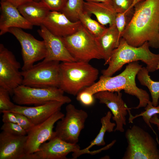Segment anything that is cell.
<instances>
[{
	"mask_svg": "<svg viewBox=\"0 0 159 159\" xmlns=\"http://www.w3.org/2000/svg\"><path fill=\"white\" fill-rule=\"evenodd\" d=\"M134 9L121 38L134 47L147 42L150 47L159 49V0H141L134 5Z\"/></svg>",
	"mask_w": 159,
	"mask_h": 159,
	"instance_id": "obj_1",
	"label": "cell"
},
{
	"mask_svg": "<svg viewBox=\"0 0 159 159\" xmlns=\"http://www.w3.org/2000/svg\"><path fill=\"white\" fill-rule=\"evenodd\" d=\"M142 67L138 61L130 63L119 74L114 77L102 75L98 81L83 90L94 95L101 91L119 92L123 90L139 100L138 105L133 108L145 107L150 101L149 95L146 91L138 87L135 81L137 73Z\"/></svg>",
	"mask_w": 159,
	"mask_h": 159,
	"instance_id": "obj_2",
	"label": "cell"
},
{
	"mask_svg": "<svg viewBox=\"0 0 159 159\" xmlns=\"http://www.w3.org/2000/svg\"><path fill=\"white\" fill-rule=\"evenodd\" d=\"M149 47L147 42L140 47H135L129 45L121 38L118 46L113 51L108 67L102 70V75L112 76L125 64L138 61L146 64L149 72H155L157 70L159 62V54L152 53Z\"/></svg>",
	"mask_w": 159,
	"mask_h": 159,
	"instance_id": "obj_3",
	"label": "cell"
},
{
	"mask_svg": "<svg viewBox=\"0 0 159 159\" xmlns=\"http://www.w3.org/2000/svg\"><path fill=\"white\" fill-rule=\"evenodd\" d=\"M99 74L98 70L88 62H62L60 64L59 87L64 92L77 95L84 89L94 84Z\"/></svg>",
	"mask_w": 159,
	"mask_h": 159,
	"instance_id": "obj_4",
	"label": "cell"
},
{
	"mask_svg": "<svg viewBox=\"0 0 159 159\" xmlns=\"http://www.w3.org/2000/svg\"><path fill=\"white\" fill-rule=\"evenodd\" d=\"M125 136L127 146L122 159H159L157 143L148 132L134 125Z\"/></svg>",
	"mask_w": 159,
	"mask_h": 159,
	"instance_id": "obj_5",
	"label": "cell"
},
{
	"mask_svg": "<svg viewBox=\"0 0 159 159\" xmlns=\"http://www.w3.org/2000/svg\"><path fill=\"white\" fill-rule=\"evenodd\" d=\"M61 38L76 61L89 62L94 59H102L96 38L82 25L74 33Z\"/></svg>",
	"mask_w": 159,
	"mask_h": 159,
	"instance_id": "obj_6",
	"label": "cell"
},
{
	"mask_svg": "<svg viewBox=\"0 0 159 159\" xmlns=\"http://www.w3.org/2000/svg\"><path fill=\"white\" fill-rule=\"evenodd\" d=\"M58 87L36 88L21 85L14 90L12 99L14 103L21 105H39L53 101L69 103L71 100Z\"/></svg>",
	"mask_w": 159,
	"mask_h": 159,
	"instance_id": "obj_7",
	"label": "cell"
},
{
	"mask_svg": "<svg viewBox=\"0 0 159 159\" xmlns=\"http://www.w3.org/2000/svg\"><path fill=\"white\" fill-rule=\"evenodd\" d=\"M60 64L58 61H42L27 70L22 71V85L36 88L59 87Z\"/></svg>",
	"mask_w": 159,
	"mask_h": 159,
	"instance_id": "obj_8",
	"label": "cell"
},
{
	"mask_svg": "<svg viewBox=\"0 0 159 159\" xmlns=\"http://www.w3.org/2000/svg\"><path fill=\"white\" fill-rule=\"evenodd\" d=\"M65 115L57 122L55 136L72 143H77L82 130L84 128L87 113L69 104L66 107Z\"/></svg>",
	"mask_w": 159,
	"mask_h": 159,
	"instance_id": "obj_9",
	"label": "cell"
},
{
	"mask_svg": "<svg viewBox=\"0 0 159 159\" xmlns=\"http://www.w3.org/2000/svg\"><path fill=\"white\" fill-rule=\"evenodd\" d=\"M8 32L15 36L21 46L23 62L22 71L27 70L35 62L45 57L47 50L43 40L37 39L32 35L20 28H11Z\"/></svg>",
	"mask_w": 159,
	"mask_h": 159,
	"instance_id": "obj_10",
	"label": "cell"
},
{
	"mask_svg": "<svg viewBox=\"0 0 159 159\" xmlns=\"http://www.w3.org/2000/svg\"><path fill=\"white\" fill-rule=\"evenodd\" d=\"M20 63L11 51L0 44V87L12 96L14 90L22 85L23 77Z\"/></svg>",
	"mask_w": 159,
	"mask_h": 159,
	"instance_id": "obj_11",
	"label": "cell"
},
{
	"mask_svg": "<svg viewBox=\"0 0 159 159\" xmlns=\"http://www.w3.org/2000/svg\"><path fill=\"white\" fill-rule=\"evenodd\" d=\"M64 116L61 110L52 115L43 122L34 125L27 132V155L36 151L41 145L55 137V124Z\"/></svg>",
	"mask_w": 159,
	"mask_h": 159,
	"instance_id": "obj_12",
	"label": "cell"
},
{
	"mask_svg": "<svg viewBox=\"0 0 159 159\" xmlns=\"http://www.w3.org/2000/svg\"><path fill=\"white\" fill-rule=\"evenodd\" d=\"M80 149L77 143H69L55 136L41 145L37 151L27 155L26 159H66L69 153Z\"/></svg>",
	"mask_w": 159,
	"mask_h": 159,
	"instance_id": "obj_13",
	"label": "cell"
},
{
	"mask_svg": "<svg viewBox=\"0 0 159 159\" xmlns=\"http://www.w3.org/2000/svg\"><path fill=\"white\" fill-rule=\"evenodd\" d=\"M94 96L100 103L105 104L110 110L112 119L116 124L114 131L123 132L128 108L122 98V93L103 91L95 93Z\"/></svg>",
	"mask_w": 159,
	"mask_h": 159,
	"instance_id": "obj_14",
	"label": "cell"
},
{
	"mask_svg": "<svg viewBox=\"0 0 159 159\" xmlns=\"http://www.w3.org/2000/svg\"><path fill=\"white\" fill-rule=\"evenodd\" d=\"M37 32L43 39L47 50L44 61L69 62L76 61L67 49L61 38L50 33L43 25Z\"/></svg>",
	"mask_w": 159,
	"mask_h": 159,
	"instance_id": "obj_15",
	"label": "cell"
},
{
	"mask_svg": "<svg viewBox=\"0 0 159 159\" xmlns=\"http://www.w3.org/2000/svg\"><path fill=\"white\" fill-rule=\"evenodd\" d=\"M27 136L0 133V159H26Z\"/></svg>",
	"mask_w": 159,
	"mask_h": 159,
	"instance_id": "obj_16",
	"label": "cell"
},
{
	"mask_svg": "<svg viewBox=\"0 0 159 159\" xmlns=\"http://www.w3.org/2000/svg\"><path fill=\"white\" fill-rule=\"evenodd\" d=\"M53 35L62 38L75 32L82 26L80 21L73 22L60 11H50L42 24Z\"/></svg>",
	"mask_w": 159,
	"mask_h": 159,
	"instance_id": "obj_17",
	"label": "cell"
},
{
	"mask_svg": "<svg viewBox=\"0 0 159 159\" xmlns=\"http://www.w3.org/2000/svg\"><path fill=\"white\" fill-rule=\"evenodd\" d=\"M64 104L61 102L53 101L34 107L15 105L13 108L8 111L24 115L35 125L43 122L54 113L61 110Z\"/></svg>",
	"mask_w": 159,
	"mask_h": 159,
	"instance_id": "obj_18",
	"label": "cell"
},
{
	"mask_svg": "<svg viewBox=\"0 0 159 159\" xmlns=\"http://www.w3.org/2000/svg\"><path fill=\"white\" fill-rule=\"evenodd\" d=\"M0 35L8 32L9 28L17 27L31 29L33 25L20 14L17 8L6 1H1Z\"/></svg>",
	"mask_w": 159,
	"mask_h": 159,
	"instance_id": "obj_19",
	"label": "cell"
},
{
	"mask_svg": "<svg viewBox=\"0 0 159 159\" xmlns=\"http://www.w3.org/2000/svg\"><path fill=\"white\" fill-rule=\"evenodd\" d=\"M83 10L94 14L98 22L103 25L115 24L117 13L110 3L84 1Z\"/></svg>",
	"mask_w": 159,
	"mask_h": 159,
	"instance_id": "obj_20",
	"label": "cell"
},
{
	"mask_svg": "<svg viewBox=\"0 0 159 159\" xmlns=\"http://www.w3.org/2000/svg\"><path fill=\"white\" fill-rule=\"evenodd\" d=\"M96 39L104 60V65L108 64L113 51L118 46L120 39L115 24L109 26L105 32Z\"/></svg>",
	"mask_w": 159,
	"mask_h": 159,
	"instance_id": "obj_21",
	"label": "cell"
},
{
	"mask_svg": "<svg viewBox=\"0 0 159 159\" xmlns=\"http://www.w3.org/2000/svg\"><path fill=\"white\" fill-rule=\"evenodd\" d=\"M20 14L33 26H40L50 11L42 1L33 0L17 8Z\"/></svg>",
	"mask_w": 159,
	"mask_h": 159,
	"instance_id": "obj_22",
	"label": "cell"
},
{
	"mask_svg": "<svg viewBox=\"0 0 159 159\" xmlns=\"http://www.w3.org/2000/svg\"><path fill=\"white\" fill-rule=\"evenodd\" d=\"M112 117L111 112L108 111L105 116L101 118V126L98 133L87 147L79 151L77 153L78 157L85 154L92 155L93 151H90V149L92 147L95 145L104 146L105 144L104 137L106 132H107L110 133L114 131L115 127L116 126L115 123L112 122L111 121Z\"/></svg>",
	"mask_w": 159,
	"mask_h": 159,
	"instance_id": "obj_23",
	"label": "cell"
},
{
	"mask_svg": "<svg viewBox=\"0 0 159 159\" xmlns=\"http://www.w3.org/2000/svg\"><path fill=\"white\" fill-rule=\"evenodd\" d=\"M149 72L146 67H142L138 72L137 77L141 85L148 87L151 94L152 104L154 106H157L159 99V81L152 80Z\"/></svg>",
	"mask_w": 159,
	"mask_h": 159,
	"instance_id": "obj_24",
	"label": "cell"
},
{
	"mask_svg": "<svg viewBox=\"0 0 159 159\" xmlns=\"http://www.w3.org/2000/svg\"><path fill=\"white\" fill-rule=\"evenodd\" d=\"M78 18L82 25L95 38L101 36L106 29L104 25L92 19L91 15L84 10L79 14Z\"/></svg>",
	"mask_w": 159,
	"mask_h": 159,
	"instance_id": "obj_25",
	"label": "cell"
},
{
	"mask_svg": "<svg viewBox=\"0 0 159 159\" xmlns=\"http://www.w3.org/2000/svg\"><path fill=\"white\" fill-rule=\"evenodd\" d=\"M84 0H68L66 6L61 11L70 20H79V14L83 11Z\"/></svg>",
	"mask_w": 159,
	"mask_h": 159,
	"instance_id": "obj_26",
	"label": "cell"
},
{
	"mask_svg": "<svg viewBox=\"0 0 159 159\" xmlns=\"http://www.w3.org/2000/svg\"><path fill=\"white\" fill-rule=\"evenodd\" d=\"M145 110L142 112L140 114L135 116H133L131 113L128 108L127 111L129 114L128 119L129 123H132L133 120L138 117L142 116L145 122L151 128L153 132L156 135V140L158 141V137L156 132L153 129L150 122V120L152 117L155 114H159V106H154L152 102L149 101L146 106L145 107Z\"/></svg>",
	"mask_w": 159,
	"mask_h": 159,
	"instance_id": "obj_27",
	"label": "cell"
},
{
	"mask_svg": "<svg viewBox=\"0 0 159 159\" xmlns=\"http://www.w3.org/2000/svg\"><path fill=\"white\" fill-rule=\"evenodd\" d=\"M134 11V7L126 12L117 13L115 24L118 32L120 39L121 38L122 33L131 20Z\"/></svg>",
	"mask_w": 159,
	"mask_h": 159,
	"instance_id": "obj_28",
	"label": "cell"
},
{
	"mask_svg": "<svg viewBox=\"0 0 159 159\" xmlns=\"http://www.w3.org/2000/svg\"><path fill=\"white\" fill-rule=\"evenodd\" d=\"M10 94L6 89L0 87V111H9L15 106L10 100Z\"/></svg>",
	"mask_w": 159,
	"mask_h": 159,
	"instance_id": "obj_29",
	"label": "cell"
},
{
	"mask_svg": "<svg viewBox=\"0 0 159 159\" xmlns=\"http://www.w3.org/2000/svg\"><path fill=\"white\" fill-rule=\"evenodd\" d=\"M135 1L111 0V3L117 13H122L133 8Z\"/></svg>",
	"mask_w": 159,
	"mask_h": 159,
	"instance_id": "obj_30",
	"label": "cell"
},
{
	"mask_svg": "<svg viewBox=\"0 0 159 159\" xmlns=\"http://www.w3.org/2000/svg\"><path fill=\"white\" fill-rule=\"evenodd\" d=\"M1 130L2 131L17 135H26L27 131L18 124L12 122H4Z\"/></svg>",
	"mask_w": 159,
	"mask_h": 159,
	"instance_id": "obj_31",
	"label": "cell"
},
{
	"mask_svg": "<svg viewBox=\"0 0 159 159\" xmlns=\"http://www.w3.org/2000/svg\"><path fill=\"white\" fill-rule=\"evenodd\" d=\"M50 11H61L64 9L68 0H41Z\"/></svg>",
	"mask_w": 159,
	"mask_h": 159,
	"instance_id": "obj_32",
	"label": "cell"
},
{
	"mask_svg": "<svg viewBox=\"0 0 159 159\" xmlns=\"http://www.w3.org/2000/svg\"><path fill=\"white\" fill-rule=\"evenodd\" d=\"M94 95L83 90L80 92L77 95V99L82 104L86 106L92 105L95 102Z\"/></svg>",
	"mask_w": 159,
	"mask_h": 159,
	"instance_id": "obj_33",
	"label": "cell"
},
{
	"mask_svg": "<svg viewBox=\"0 0 159 159\" xmlns=\"http://www.w3.org/2000/svg\"><path fill=\"white\" fill-rule=\"evenodd\" d=\"M14 113L16 117L17 124L25 130L27 132L34 126L25 115L19 113Z\"/></svg>",
	"mask_w": 159,
	"mask_h": 159,
	"instance_id": "obj_34",
	"label": "cell"
},
{
	"mask_svg": "<svg viewBox=\"0 0 159 159\" xmlns=\"http://www.w3.org/2000/svg\"><path fill=\"white\" fill-rule=\"evenodd\" d=\"M2 113H3L2 121L3 123L12 122L17 124L16 117L14 112L5 111Z\"/></svg>",
	"mask_w": 159,
	"mask_h": 159,
	"instance_id": "obj_35",
	"label": "cell"
},
{
	"mask_svg": "<svg viewBox=\"0 0 159 159\" xmlns=\"http://www.w3.org/2000/svg\"><path fill=\"white\" fill-rule=\"evenodd\" d=\"M34 0H6L17 8L28 2Z\"/></svg>",
	"mask_w": 159,
	"mask_h": 159,
	"instance_id": "obj_36",
	"label": "cell"
},
{
	"mask_svg": "<svg viewBox=\"0 0 159 159\" xmlns=\"http://www.w3.org/2000/svg\"><path fill=\"white\" fill-rule=\"evenodd\" d=\"M150 122L156 125L158 130L159 131V118L157 114H155L152 117L150 120Z\"/></svg>",
	"mask_w": 159,
	"mask_h": 159,
	"instance_id": "obj_37",
	"label": "cell"
},
{
	"mask_svg": "<svg viewBox=\"0 0 159 159\" xmlns=\"http://www.w3.org/2000/svg\"><path fill=\"white\" fill-rule=\"evenodd\" d=\"M85 1L111 3V0H85Z\"/></svg>",
	"mask_w": 159,
	"mask_h": 159,
	"instance_id": "obj_38",
	"label": "cell"
},
{
	"mask_svg": "<svg viewBox=\"0 0 159 159\" xmlns=\"http://www.w3.org/2000/svg\"><path fill=\"white\" fill-rule=\"evenodd\" d=\"M159 69V62L158 63V65H157V70Z\"/></svg>",
	"mask_w": 159,
	"mask_h": 159,
	"instance_id": "obj_39",
	"label": "cell"
},
{
	"mask_svg": "<svg viewBox=\"0 0 159 159\" xmlns=\"http://www.w3.org/2000/svg\"><path fill=\"white\" fill-rule=\"evenodd\" d=\"M37 1H41V0H34Z\"/></svg>",
	"mask_w": 159,
	"mask_h": 159,
	"instance_id": "obj_40",
	"label": "cell"
},
{
	"mask_svg": "<svg viewBox=\"0 0 159 159\" xmlns=\"http://www.w3.org/2000/svg\"><path fill=\"white\" fill-rule=\"evenodd\" d=\"M6 1V0H1V1Z\"/></svg>",
	"mask_w": 159,
	"mask_h": 159,
	"instance_id": "obj_41",
	"label": "cell"
},
{
	"mask_svg": "<svg viewBox=\"0 0 159 159\" xmlns=\"http://www.w3.org/2000/svg\"><path fill=\"white\" fill-rule=\"evenodd\" d=\"M74 153H72V155H73V154ZM72 158H73L74 159V158H73V157H72Z\"/></svg>",
	"mask_w": 159,
	"mask_h": 159,
	"instance_id": "obj_42",
	"label": "cell"
}]
</instances>
